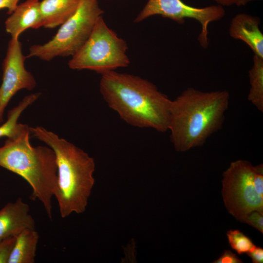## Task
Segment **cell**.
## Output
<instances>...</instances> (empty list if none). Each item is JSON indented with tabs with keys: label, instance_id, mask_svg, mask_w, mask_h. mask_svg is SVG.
<instances>
[{
	"label": "cell",
	"instance_id": "6da1fadb",
	"mask_svg": "<svg viewBox=\"0 0 263 263\" xmlns=\"http://www.w3.org/2000/svg\"><path fill=\"white\" fill-rule=\"evenodd\" d=\"M99 89L109 106L126 123L168 131L171 100L151 82L111 71L101 74Z\"/></svg>",
	"mask_w": 263,
	"mask_h": 263
},
{
	"label": "cell",
	"instance_id": "7a4b0ae2",
	"mask_svg": "<svg viewBox=\"0 0 263 263\" xmlns=\"http://www.w3.org/2000/svg\"><path fill=\"white\" fill-rule=\"evenodd\" d=\"M229 99L226 90L189 87L171 100L168 131L175 150L185 152L203 145L222 127Z\"/></svg>",
	"mask_w": 263,
	"mask_h": 263
},
{
	"label": "cell",
	"instance_id": "3957f363",
	"mask_svg": "<svg viewBox=\"0 0 263 263\" xmlns=\"http://www.w3.org/2000/svg\"><path fill=\"white\" fill-rule=\"evenodd\" d=\"M31 134L54 151L57 179L54 193L61 217L81 214L86 209L94 185L95 163L80 148L41 126L30 127Z\"/></svg>",
	"mask_w": 263,
	"mask_h": 263
},
{
	"label": "cell",
	"instance_id": "277c9868",
	"mask_svg": "<svg viewBox=\"0 0 263 263\" xmlns=\"http://www.w3.org/2000/svg\"><path fill=\"white\" fill-rule=\"evenodd\" d=\"M30 127L19 123L0 147V167L23 178L32 189L31 197L42 204L52 219V199L57 179L56 154L49 146H32Z\"/></svg>",
	"mask_w": 263,
	"mask_h": 263
},
{
	"label": "cell",
	"instance_id": "5b68a950",
	"mask_svg": "<svg viewBox=\"0 0 263 263\" xmlns=\"http://www.w3.org/2000/svg\"><path fill=\"white\" fill-rule=\"evenodd\" d=\"M222 194L227 211L240 222L252 211L263 214V164L231 162L223 174Z\"/></svg>",
	"mask_w": 263,
	"mask_h": 263
},
{
	"label": "cell",
	"instance_id": "8992f818",
	"mask_svg": "<svg viewBox=\"0 0 263 263\" xmlns=\"http://www.w3.org/2000/svg\"><path fill=\"white\" fill-rule=\"evenodd\" d=\"M126 42L110 29L102 16L89 37L68 62L73 70H90L101 75L130 64Z\"/></svg>",
	"mask_w": 263,
	"mask_h": 263
},
{
	"label": "cell",
	"instance_id": "52a82bcc",
	"mask_svg": "<svg viewBox=\"0 0 263 263\" xmlns=\"http://www.w3.org/2000/svg\"><path fill=\"white\" fill-rule=\"evenodd\" d=\"M103 13L98 0H81L75 14L60 25L51 39L30 47L27 57L50 61L58 56H73L87 40Z\"/></svg>",
	"mask_w": 263,
	"mask_h": 263
},
{
	"label": "cell",
	"instance_id": "ba28073f",
	"mask_svg": "<svg viewBox=\"0 0 263 263\" xmlns=\"http://www.w3.org/2000/svg\"><path fill=\"white\" fill-rule=\"evenodd\" d=\"M225 14L224 7L218 4L198 8L188 5L182 0H148L134 22H140L154 15H160L179 24H183L187 18L194 19L201 25L198 42L202 47L207 48L209 24L222 19Z\"/></svg>",
	"mask_w": 263,
	"mask_h": 263
},
{
	"label": "cell",
	"instance_id": "9c48e42d",
	"mask_svg": "<svg viewBox=\"0 0 263 263\" xmlns=\"http://www.w3.org/2000/svg\"><path fill=\"white\" fill-rule=\"evenodd\" d=\"M26 59L22 45L18 38H11L2 63V78L0 85V124L3 114L11 98L19 90H33L36 81L24 66Z\"/></svg>",
	"mask_w": 263,
	"mask_h": 263
},
{
	"label": "cell",
	"instance_id": "30bf717a",
	"mask_svg": "<svg viewBox=\"0 0 263 263\" xmlns=\"http://www.w3.org/2000/svg\"><path fill=\"white\" fill-rule=\"evenodd\" d=\"M28 229H35V221L29 205L21 198L8 203L0 210V242Z\"/></svg>",
	"mask_w": 263,
	"mask_h": 263
},
{
	"label": "cell",
	"instance_id": "8fae6325",
	"mask_svg": "<svg viewBox=\"0 0 263 263\" xmlns=\"http://www.w3.org/2000/svg\"><path fill=\"white\" fill-rule=\"evenodd\" d=\"M260 19L246 13H239L231 19L228 29L233 38L244 42L254 55L263 57V35L260 28Z\"/></svg>",
	"mask_w": 263,
	"mask_h": 263
},
{
	"label": "cell",
	"instance_id": "7c38bea8",
	"mask_svg": "<svg viewBox=\"0 0 263 263\" xmlns=\"http://www.w3.org/2000/svg\"><path fill=\"white\" fill-rule=\"evenodd\" d=\"M43 26L39 0H26L18 4L5 21V29L11 38H18L25 30Z\"/></svg>",
	"mask_w": 263,
	"mask_h": 263
},
{
	"label": "cell",
	"instance_id": "4fadbf2b",
	"mask_svg": "<svg viewBox=\"0 0 263 263\" xmlns=\"http://www.w3.org/2000/svg\"><path fill=\"white\" fill-rule=\"evenodd\" d=\"M81 0H42L40 8L43 27L60 26L76 12Z\"/></svg>",
	"mask_w": 263,
	"mask_h": 263
},
{
	"label": "cell",
	"instance_id": "5bb4252c",
	"mask_svg": "<svg viewBox=\"0 0 263 263\" xmlns=\"http://www.w3.org/2000/svg\"><path fill=\"white\" fill-rule=\"evenodd\" d=\"M38 240L35 229L22 231L16 237L8 263H34Z\"/></svg>",
	"mask_w": 263,
	"mask_h": 263
},
{
	"label": "cell",
	"instance_id": "9a60e30c",
	"mask_svg": "<svg viewBox=\"0 0 263 263\" xmlns=\"http://www.w3.org/2000/svg\"><path fill=\"white\" fill-rule=\"evenodd\" d=\"M250 89L248 100L260 112H263V57L253 56V65L249 70Z\"/></svg>",
	"mask_w": 263,
	"mask_h": 263
},
{
	"label": "cell",
	"instance_id": "2e32d148",
	"mask_svg": "<svg viewBox=\"0 0 263 263\" xmlns=\"http://www.w3.org/2000/svg\"><path fill=\"white\" fill-rule=\"evenodd\" d=\"M40 95V93L27 95L18 105L9 111L6 121L0 124V138L4 136L10 137L15 132L19 125L18 120L21 113L27 107L34 103Z\"/></svg>",
	"mask_w": 263,
	"mask_h": 263
},
{
	"label": "cell",
	"instance_id": "e0dca14e",
	"mask_svg": "<svg viewBox=\"0 0 263 263\" xmlns=\"http://www.w3.org/2000/svg\"><path fill=\"white\" fill-rule=\"evenodd\" d=\"M226 235L229 245L240 255L247 254L256 246L249 237L238 229H230Z\"/></svg>",
	"mask_w": 263,
	"mask_h": 263
},
{
	"label": "cell",
	"instance_id": "ac0fdd59",
	"mask_svg": "<svg viewBox=\"0 0 263 263\" xmlns=\"http://www.w3.org/2000/svg\"><path fill=\"white\" fill-rule=\"evenodd\" d=\"M247 224L263 233V214L256 210L246 214L241 221Z\"/></svg>",
	"mask_w": 263,
	"mask_h": 263
},
{
	"label": "cell",
	"instance_id": "d6986e66",
	"mask_svg": "<svg viewBox=\"0 0 263 263\" xmlns=\"http://www.w3.org/2000/svg\"><path fill=\"white\" fill-rule=\"evenodd\" d=\"M16 237H12L0 242V263H8L15 242Z\"/></svg>",
	"mask_w": 263,
	"mask_h": 263
},
{
	"label": "cell",
	"instance_id": "ffe728a7",
	"mask_svg": "<svg viewBox=\"0 0 263 263\" xmlns=\"http://www.w3.org/2000/svg\"><path fill=\"white\" fill-rule=\"evenodd\" d=\"M213 263H241L242 260L229 250H225Z\"/></svg>",
	"mask_w": 263,
	"mask_h": 263
},
{
	"label": "cell",
	"instance_id": "44dd1931",
	"mask_svg": "<svg viewBox=\"0 0 263 263\" xmlns=\"http://www.w3.org/2000/svg\"><path fill=\"white\" fill-rule=\"evenodd\" d=\"M247 254L251 259L252 263H263V249L262 247L256 246L253 250Z\"/></svg>",
	"mask_w": 263,
	"mask_h": 263
},
{
	"label": "cell",
	"instance_id": "7402d4cb",
	"mask_svg": "<svg viewBox=\"0 0 263 263\" xmlns=\"http://www.w3.org/2000/svg\"><path fill=\"white\" fill-rule=\"evenodd\" d=\"M20 0H0V9H6L7 13L11 14L16 9Z\"/></svg>",
	"mask_w": 263,
	"mask_h": 263
},
{
	"label": "cell",
	"instance_id": "603a6c76",
	"mask_svg": "<svg viewBox=\"0 0 263 263\" xmlns=\"http://www.w3.org/2000/svg\"><path fill=\"white\" fill-rule=\"evenodd\" d=\"M215 1L218 5L224 6H230L235 5L237 0H212Z\"/></svg>",
	"mask_w": 263,
	"mask_h": 263
},
{
	"label": "cell",
	"instance_id": "cb8c5ba5",
	"mask_svg": "<svg viewBox=\"0 0 263 263\" xmlns=\"http://www.w3.org/2000/svg\"><path fill=\"white\" fill-rule=\"evenodd\" d=\"M256 0H237L236 5L237 6H243L248 3Z\"/></svg>",
	"mask_w": 263,
	"mask_h": 263
}]
</instances>
